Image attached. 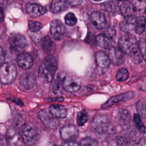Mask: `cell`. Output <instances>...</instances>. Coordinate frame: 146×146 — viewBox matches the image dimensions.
<instances>
[{
	"label": "cell",
	"mask_w": 146,
	"mask_h": 146,
	"mask_svg": "<svg viewBox=\"0 0 146 146\" xmlns=\"http://www.w3.org/2000/svg\"><path fill=\"white\" fill-rule=\"evenodd\" d=\"M136 110L138 112V114L143 117L144 119L145 118L146 112H145V99L143 98L140 99L136 104Z\"/></svg>",
	"instance_id": "25"
},
{
	"label": "cell",
	"mask_w": 146,
	"mask_h": 146,
	"mask_svg": "<svg viewBox=\"0 0 146 146\" xmlns=\"http://www.w3.org/2000/svg\"><path fill=\"white\" fill-rule=\"evenodd\" d=\"M13 102H15V103H17V104L18 105H22L23 103V102L21 100H19V99H12L11 100Z\"/></svg>",
	"instance_id": "42"
},
{
	"label": "cell",
	"mask_w": 146,
	"mask_h": 146,
	"mask_svg": "<svg viewBox=\"0 0 146 146\" xmlns=\"http://www.w3.org/2000/svg\"><path fill=\"white\" fill-rule=\"evenodd\" d=\"M18 65L24 70H28L33 65V59L32 56L25 52H21L17 57Z\"/></svg>",
	"instance_id": "17"
},
{
	"label": "cell",
	"mask_w": 146,
	"mask_h": 146,
	"mask_svg": "<svg viewBox=\"0 0 146 146\" xmlns=\"http://www.w3.org/2000/svg\"><path fill=\"white\" fill-rule=\"evenodd\" d=\"M19 83L25 88L27 90L31 89L36 84V77L32 72H25L21 76Z\"/></svg>",
	"instance_id": "16"
},
{
	"label": "cell",
	"mask_w": 146,
	"mask_h": 146,
	"mask_svg": "<svg viewBox=\"0 0 146 146\" xmlns=\"http://www.w3.org/2000/svg\"><path fill=\"white\" fill-rule=\"evenodd\" d=\"M61 84L64 90L70 92L78 91L81 87V80L74 75H60Z\"/></svg>",
	"instance_id": "6"
},
{
	"label": "cell",
	"mask_w": 146,
	"mask_h": 146,
	"mask_svg": "<svg viewBox=\"0 0 146 146\" xmlns=\"http://www.w3.org/2000/svg\"><path fill=\"white\" fill-rule=\"evenodd\" d=\"M125 146H141V145L135 141H130L126 143Z\"/></svg>",
	"instance_id": "40"
},
{
	"label": "cell",
	"mask_w": 146,
	"mask_h": 146,
	"mask_svg": "<svg viewBox=\"0 0 146 146\" xmlns=\"http://www.w3.org/2000/svg\"><path fill=\"white\" fill-rule=\"evenodd\" d=\"M136 23L137 18L133 15H130L124 17V18L120 22V27L123 31L128 33L135 29Z\"/></svg>",
	"instance_id": "15"
},
{
	"label": "cell",
	"mask_w": 146,
	"mask_h": 146,
	"mask_svg": "<svg viewBox=\"0 0 146 146\" xmlns=\"http://www.w3.org/2000/svg\"><path fill=\"white\" fill-rule=\"evenodd\" d=\"M120 10L122 15L124 17H126L132 15V14L135 11V7L132 3L125 1L121 5Z\"/></svg>",
	"instance_id": "24"
},
{
	"label": "cell",
	"mask_w": 146,
	"mask_h": 146,
	"mask_svg": "<svg viewBox=\"0 0 146 146\" xmlns=\"http://www.w3.org/2000/svg\"><path fill=\"white\" fill-rule=\"evenodd\" d=\"M49 112L56 118H64L67 116L65 107L59 104H52L50 106Z\"/></svg>",
	"instance_id": "20"
},
{
	"label": "cell",
	"mask_w": 146,
	"mask_h": 146,
	"mask_svg": "<svg viewBox=\"0 0 146 146\" xmlns=\"http://www.w3.org/2000/svg\"><path fill=\"white\" fill-rule=\"evenodd\" d=\"M145 27V19L144 16H140L138 18H137V23L136 26V28L135 29L136 33L137 34H142Z\"/></svg>",
	"instance_id": "26"
},
{
	"label": "cell",
	"mask_w": 146,
	"mask_h": 146,
	"mask_svg": "<svg viewBox=\"0 0 146 146\" xmlns=\"http://www.w3.org/2000/svg\"><path fill=\"white\" fill-rule=\"evenodd\" d=\"M108 56L110 62L115 66H120L122 64L125 59V54L119 48L115 47L110 48Z\"/></svg>",
	"instance_id": "14"
},
{
	"label": "cell",
	"mask_w": 146,
	"mask_h": 146,
	"mask_svg": "<svg viewBox=\"0 0 146 146\" xmlns=\"http://www.w3.org/2000/svg\"><path fill=\"white\" fill-rule=\"evenodd\" d=\"M96 61L98 66L102 68L108 67L110 63L108 55L102 51L97 52L96 55Z\"/></svg>",
	"instance_id": "22"
},
{
	"label": "cell",
	"mask_w": 146,
	"mask_h": 146,
	"mask_svg": "<svg viewBox=\"0 0 146 146\" xmlns=\"http://www.w3.org/2000/svg\"><path fill=\"white\" fill-rule=\"evenodd\" d=\"M42 45L44 52L48 55H52L55 51V44L48 36H46L42 39Z\"/></svg>",
	"instance_id": "21"
},
{
	"label": "cell",
	"mask_w": 146,
	"mask_h": 146,
	"mask_svg": "<svg viewBox=\"0 0 146 146\" xmlns=\"http://www.w3.org/2000/svg\"><path fill=\"white\" fill-rule=\"evenodd\" d=\"M38 116L41 121L49 128L55 129L59 125V121L57 118L46 110L40 111Z\"/></svg>",
	"instance_id": "9"
},
{
	"label": "cell",
	"mask_w": 146,
	"mask_h": 146,
	"mask_svg": "<svg viewBox=\"0 0 146 146\" xmlns=\"http://www.w3.org/2000/svg\"><path fill=\"white\" fill-rule=\"evenodd\" d=\"M133 121L137 129L142 133H145V127L141 121V116L138 114L136 113L133 115Z\"/></svg>",
	"instance_id": "27"
},
{
	"label": "cell",
	"mask_w": 146,
	"mask_h": 146,
	"mask_svg": "<svg viewBox=\"0 0 146 146\" xmlns=\"http://www.w3.org/2000/svg\"><path fill=\"white\" fill-rule=\"evenodd\" d=\"M96 44L103 48H108L112 46V38L104 34H99L96 38Z\"/></svg>",
	"instance_id": "23"
},
{
	"label": "cell",
	"mask_w": 146,
	"mask_h": 146,
	"mask_svg": "<svg viewBox=\"0 0 146 146\" xmlns=\"http://www.w3.org/2000/svg\"><path fill=\"white\" fill-rule=\"evenodd\" d=\"M87 121V115L84 110L80 111L78 112L76 117V123L79 126L83 125Z\"/></svg>",
	"instance_id": "29"
},
{
	"label": "cell",
	"mask_w": 146,
	"mask_h": 146,
	"mask_svg": "<svg viewBox=\"0 0 146 146\" xmlns=\"http://www.w3.org/2000/svg\"><path fill=\"white\" fill-rule=\"evenodd\" d=\"M42 27V25L39 22L34 21H29V28L30 30L32 32L36 33L39 31Z\"/></svg>",
	"instance_id": "32"
},
{
	"label": "cell",
	"mask_w": 146,
	"mask_h": 146,
	"mask_svg": "<svg viewBox=\"0 0 146 146\" xmlns=\"http://www.w3.org/2000/svg\"><path fill=\"white\" fill-rule=\"evenodd\" d=\"M145 5V0H133V5L135 9L138 10L144 9Z\"/></svg>",
	"instance_id": "35"
},
{
	"label": "cell",
	"mask_w": 146,
	"mask_h": 146,
	"mask_svg": "<svg viewBox=\"0 0 146 146\" xmlns=\"http://www.w3.org/2000/svg\"><path fill=\"white\" fill-rule=\"evenodd\" d=\"M118 46L124 54L128 55L132 58L133 62H141L143 57L139 54L137 41L135 36L131 35L121 36L118 41Z\"/></svg>",
	"instance_id": "1"
},
{
	"label": "cell",
	"mask_w": 146,
	"mask_h": 146,
	"mask_svg": "<svg viewBox=\"0 0 146 146\" xmlns=\"http://www.w3.org/2000/svg\"><path fill=\"white\" fill-rule=\"evenodd\" d=\"M104 34L106 35V36L112 38L115 35V30L113 29L108 28L106 30V32L104 33Z\"/></svg>",
	"instance_id": "36"
},
{
	"label": "cell",
	"mask_w": 146,
	"mask_h": 146,
	"mask_svg": "<svg viewBox=\"0 0 146 146\" xmlns=\"http://www.w3.org/2000/svg\"><path fill=\"white\" fill-rule=\"evenodd\" d=\"M66 31V27L61 21L56 19L51 22L50 32L54 39H62L64 37Z\"/></svg>",
	"instance_id": "10"
},
{
	"label": "cell",
	"mask_w": 146,
	"mask_h": 146,
	"mask_svg": "<svg viewBox=\"0 0 146 146\" xmlns=\"http://www.w3.org/2000/svg\"><path fill=\"white\" fill-rule=\"evenodd\" d=\"M26 11L32 17H37L46 12V8L35 3H28L26 7Z\"/></svg>",
	"instance_id": "18"
},
{
	"label": "cell",
	"mask_w": 146,
	"mask_h": 146,
	"mask_svg": "<svg viewBox=\"0 0 146 146\" xmlns=\"http://www.w3.org/2000/svg\"><path fill=\"white\" fill-rule=\"evenodd\" d=\"M57 68L56 59L51 55L46 57L39 68V75L40 78L44 82L52 81Z\"/></svg>",
	"instance_id": "2"
},
{
	"label": "cell",
	"mask_w": 146,
	"mask_h": 146,
	"mask_svg": "<svg viewBox=\"0 0 146 146\" xmlns=\"http://www.w3.org/2000/svg\"><path fill=\"white\" fill-rule=\"evenodd\" d=\"M134 96H135V93L132 91H129V92L123 93L117 95H115L110 98L105 103H104L102 105V107L103 108H107L116 103L129 100L133 98Z\"/></svg>",
	"instance_id": "13"
},
{
	"label": "cell",
	"mask_w": 146,
	"mask_h": 146,
	"mask_svg": "<svg viewBox=\"0 0 146 146\" xmlns=\"http://www.w3.org/2000/svg\"><path fill=\"white\" fill-rule=\"evenodd\" d=\"M68 5L66 0H52L50 5V10L54 13L62 12L68 9Z\"/></svg>",
	"instance_id": "19"
},
{
	"label": "cell",
	"mask_w": 146,
	"mask_h": 146,
	"mask_svg": "<svg viewBox=\"0 0 146 146\" xmlns=\"http://www.w3.org/2000/svg\"><path fill=\"white\" fill-rule=\"evenodd\" d=\"M5 59V54L3 48L0 46V66L3 63Z\"/></svg>",
	"instance_id": "38"
},
{
	"label": "cell",
	"mask_w": 146,
	"mask_h": 146,
	"mask_svg": "<svg viewBox=\"0 0 146 146\" xmlns=\"http://www.w3.org/2000/svg\"><path fill=\"white\" fill-rule=\"evenodd\" d=\"M46 146H57L56 144H55L54 143H49L47 144Z\"/></svg>",
	"instance_id": "43"
},
{
	"label": "cell",
	"mask_w": 146,
	"mask_h": 146,
	"mask_svg": "<svg viewBox=\"0 0 146 146\" xmlns=\"http://www.w3.org/2000/svg\"><path fill=\"white\" fill-rule=\"evenodd\" d=\"M17 75L15 65L11 62L3 63L0 67V80L3 84L13 82Z\"/></svg>",
	"instance_id": "5"
},
{
	"label": "cell",
	"mask_w": 146,
	"mask_h": 146,
	"mask_svg": "<svg viewBox=\"0 0 146 146\" xmlns=\"http://www.w3.org/2000/svg\"><path fill=\"white\" fill-rule=\"evenodd\" d=\"M139 48L141 54V55L142 57L145 59V40L144 38H141L140 40L139 44Z\"/></svg>",
	"instance_id": "34"
},
{
	"label": "cell",
	"mask_w": 146,
	"mask_h": 146,
	"mask_svg": "<svg viewBox=\"0 0 146 146\" xmlns=\"http://www.w3.org/2000/svg\"><path fill=\"white\" fill-rule=\"evenodd\" d=\"M9 42L11 48L16 52H22L29 46L25 36L20 33L11 34L9 38Z\"/></svg>",
	"instance_id": "7"
},
{
	"label": "cell",
	"mask_w": 146,
	"mask_h": 146,
	"mask_svg": "<svg viewBox=\"0 0 146 146\" xmlns=\"http://www.w3.org/2000/svg\"><path fill=\"white\" fill-rule=\"evenodd\" d=\"M94 1H100L101 0H94Z\"/></svg>",
	"instance_id": "45"
},
{
	"label": "cell",
	"mask_w": 146,
	"mask_h": 146,
	"mask_svg": "<svg viewBox=\"0 0 146 146\" xmlns=\"http://www.w3.org/2000/svg\"><path fill=\"white\" fill-rule=\"evenodd\" d=\"M4 19V13L2 7H0V22H3Z\"/></svg>",
	"instance_id": "41"
},
{
	"label": "cell",
	"mask_w": 146,
	"mask_h": 146,
	"mask_svg": "<svg viewBox=\"0 0 146 146\" xmlns=\"http://www.w3.org/2000/svg\"><path fill=\"white\" fill-rule=\"evenodd\" d=\"M21 137L24 143L33 146L39 141L40 138V131L33 123H27L22 127Z\"/></svg>",
	"instance_id": "4"
},
{
	"label": "cell",
	"mask_w": 146,
	"mask_h": 146,
	"mask_svg": "<svg viewBox=\"0 0 146 146\" xmlns=\"http://www.w3.org/2000/svg\"><path fill=\"white\" fill-rule=\"evenodd\" d=\"M107 23L105 15L99 11L93 12L90 16L91 27L94 30L103 29Z\"/></svg>",
	"instance_id": "11"
},
{
	"label": "cell",
	"mask_w": 146,
	"mask_h": 146,
	"mask_svg": "<svg viewBox=\"0 0 146 146\" xmlns=\"http://www.w3.org/2000/svg\"><path fill=\"white\" fill-rule=\"evenodd\" d=\"M64 21L68 26H74L77 23V18L72 13H67L64 17Z\"/></svg>",
	"instance_id": "30"
},
{
	"label": "cell",
	"mask_w": 146,
	"mask_h": 146,
	"mask_svg": "<svg viewBox=\"0 0 146 146\" xmlns=\"http://www.w3.org/2000/svg\"><path fill=\"white\" fill-rule=\"evenodd\" d=\"M14 127L16 128H18L20 127L23 126L25 123V119L21 115H17L14 119Z\"/></svg>",
	"instance_id": "33"
},
{
	"label": "cell",
	"mask_w": 146,
	"mask_h": 146,
	"mask_svg": "<svg viewBox=\"0 0 146 146\" xmlns=\"http://www.w3.org/2000/svg\"><path fill=\"white\" fill-rule=\"evenodd\" d=\"M63 146H79V144L75 141H70L66 143Z\"/></svg>",
	"instance_id": "39"
},
{
	"label": "cell",
	"mask_w": 146,
	"mask_h": 146,
	"mask_svg": "<svg viewBox=\"0 0 146 146\" xmlns=\"http://www.w3.org/2000/svg\"><path fill=\"white\" fill-rule=\"evenodd\" d=\"M91 127L95 133L99 136H105L113 130L112 125L108 118L104 115L96 116L92 121Z\"/></svg>",
	"instance_id": "3"
},
{
	"label": "cell",
	"mask_w": 146,
	"mask_h": 146,
	"mask_svg": "<svg viewBox=\"0 0 146 146\" xmlns=\"http://www.w3.org/2000/svg\"><path fill=\"white\" fill-rule=\"evenodd\" d=\"M79 146H98V143L95 139L86 137L81 140Z\"/></svg>",
	"instance_id": "28"
},
{
	"label": "cell",
	"mask_w": 146,
	"mask_h": 146,
	"mask_svg": "<svg viewBox=\"0 0 146 146\" xmlns=\"http://www.w3.org/2000/svg\"><path fill=\"white\" fill-rule=\"evenodd\" d=\"M61 138L66 142L74 141L79 135L78 128L72 124H67L60 129Z\"/></svg>",
	"instance_id": "8"
},
{
	"label": "cell",
	"mask_w": 146,
	"mask_h": 146,
	"mask_svg": "<svg viewBox=\"0 0 146 146\" xmlns=\"http://www.w3.org/2000/svg\"><path fill=\"white\" fill-rule=\"evenodd\" d=\"M68 4H70L72 6L79 5L82 3L83 0H66Z\"/></svg>",
	"instance_id": "37"
},
{
	"label": "cell",
	"mask_w": 146,
	"mask_h": 146,
	"mask_svg": "<svg viewBox=\"0 0 146 146\" xmlns=\"http://www.w3.org/2000/svg\"><path fill=\"white\" fill-rule=\"evenodd\" d=\"M6 141L10 146H22V139L19 131L14 127L8 129L6 135Z\"/></svg>",
	"instance_id": "12"
},
{
	"label": "cell",
	"mask_w": 146,
	"mask_h": 146,
	"mask_svg": "<svg viewBox=\"0 0 146 146\" xmlns=\"http://www.w3.org/2000/svg\"><path fill=\"white\" fill-rule=\"evenodd\" d=\"M117 1H126L127 0H117Z\"/></svg>",
	"instance_id": "44"
},
{
	"label": "cell",
	"mask_w": 146,
	"mask_h": 146,
	"mask_svg": "<svg viewBox=\"0 0 146 146\" xmlns=\"http://www.w3.org/2000/svg\"><path fill=\"white\" fill-rule=\"evenodd\" d=\"M128 78V72L124 68H120L118 70L116 74V79L119 82H123L126 80Z\"/></svg>",
	"instance_id": "31"
}]
</instances>
